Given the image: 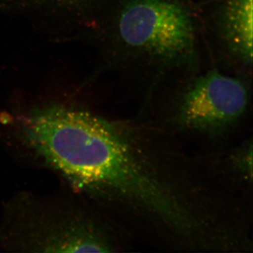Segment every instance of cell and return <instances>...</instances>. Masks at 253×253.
<instances>
[{
    "label": "cell",
    "instance_id": "obj_7",
    "mask_svg": "<svg viewBox=\"0 0 253 253\" xmlns=\"http://www.w3.org/2000/svg\"><path fill=\"white\" fill-rule=\"evenodd\" d=\"M93 0H55L59 6H79L86 3L90 2Z\"/></svg>",
    "mask_w": 253,
    "mask_h": 253
},
{
    "label": "cell",
    "instance_id": "obj_3",
    "mask_svg": "<svg viewBox=\"0 0 253 253\" xmlns=\"http://www.w3.org/2000/svg\"><path fill=\"white\" fill-rule=\"evenodd\" d=\"M248 104L249 91L242 82L211 71L198 78L186 91L178 118L189 129L219 130L239 119Z\"/></svg>",
    "mask_w": 253,
    "mask_h": 253
},
{
    "label": "cell",
    "instance_id": "obj_5",
    "mask_svg": "<svg viewBox=\"0 0 253 253\" xmlns=\"http://www.w3.org/2000/svg\"><path fill=\"white\" fill-rule=\"evenodd\" d=\"M224 36L231 49L248 63L253 59V0H227L222 12Z\"/></svg>",
    "mask_w": 253,
    "mask_h": 253
},
{
    "label": "cell",
    "instance_id": "obj_4",
    "mask_svg": "<svg viewBox=\"0 0 253 253\" xmlns=\"http://www.w3.org/2000/svg\"><path fill=\"white\" fill-rule=\"evenodd\" d=\"M28 240L40 252H111V246L101 234L85 221L49 222L31 233Z\"/></svg>",
    "mask_w": 253,
    "mask_h": 253
},
{
    "label": "cell",
    "instance_id": "obj_6",
    "mask_svg": "<svg viewBox=\"0 0 253 253\" xmlns=\"http://www.w3.org/2000/svg\"><path fill=\"white\" fill-rule=\"evenodd\" d=\"M237 168L246 177L252 176V146H245L236 156Z\"/></svg>",
    "mask_w": 253,
    "mask_h": 253
},
{
    "label": "cell",
    "instance_id": "obj_2",
    "mask_svg": "<svg viewBox=\"0 0 253 253\" xmlns=\"http://www.w3.org/2000/svg\"><path fill=\"white\" fill-rule=\"evenodd\" d=\"M118 33L126 47L156 59H184L194 49L192 18L176 0L129 1L119 15Z\"/></svg>",
    "mask_w": 253,
    "mask_h": 253
},
{
    "label": "cell",
    "instance_id": "obj_1",
    "mask_svg": "<svg viewBox=\"0 0 253 253\" xmlns=\"http://www.w3.org/2000/svg\"><path fill=\"white\" fill-rule=\"evenodd\" d=\"M21 129L28 146L80 187L111 191L161 220L177 211L176 195L113 123L55 105L23 118Z\"/></svg>",
    "mask_w": 253,
    "mask_h": 253
}]
</instances>
